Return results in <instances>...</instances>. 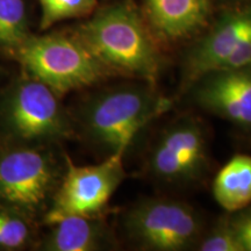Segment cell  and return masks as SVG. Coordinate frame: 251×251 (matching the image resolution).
Segmentation results:
<instances>
[{"label":"cell","instance_id":"obj_1","mask_svg":"<svg viewBox=\"0 0 251 251\" xmlns=\"http://www.w3.org/2000/svg\"><path fill=\"white\" fill-rule=\"evenodd\" d=\"M111 74L156 80L162 56L150 27L136 8L117 2L90 15L72 31Z\"/></svg>","mask_w":251,"mask_h":251},{"label":"cell","instance_id":"obj_2","mask_svg":"<svg viewBox=\"0 0 251 251\" xmlns=\"http://www.w3.org/2000/svg\"><path fill=\"white\" fill-rule=\"evenodd\" d=\"M6 52L24 72L42 81L58 97L92 86L112 75L72 33L30 34Z\"/></svg>","mask_w":251,"mask_h":251},{"label":"cell","instance_id":"obj_3","mask_svg":"<svg viewBox=\"0 0 251 251\" xmlns=\"http://www.w3.org/2000/svg\"><path fill=\"white\" fill-rule=\"evenodd\" d=\"M169 108L170 101L150 86H124L90 100L81 121L87 137L109 155L126 153L137 134Z\"/></svg>","mask_w":251,"mask_h":251},{"label":"cell","instance_id":"obj_4","mask_svg":"<svg viewBox=\"0 0 251 251\" xmlns=\"http://www.w3.org/2000/svg\"><path fill=\"white\" fill-rule=\"evenodd\" d=\"M43 143H0V207L35 220L45 214L61 180L58 164Z\"/></svg>","mask_w":251,"mask_h":251},{"label":"cell","instance_id":"obj_5","mask_svg":"<svg viewBox=\"0 0 251 251\" xmlns=\"http://www.w3.org/2000/svg\"><path fill=\"white\" fill-rule=\"evenodd\" d=\"M0 128L6 139L30 143L55 142L74 133L59 97L26 72L0 100Z\"/></svg>","mask_w":251,"mask_h":251},{"label":"cell","instance_id":"obj_6","mask_svg":"<svg viewBox=\"0 0 251 251\" xmlns=\"http://www.w3.org/2000/svg\"><path fill=\"white\" fill-rule=\"evenodd\" d=\"M125 153H112L94 165H75L65 157L67 170L61 177L43 214V224L54 225L69 216H96L105 208L124 181Z\"/></svg>","mask_w":251,"mask_h":251},{"label":"cell","instance_id":"obj_7","mask_svg":"<svg viewBox=\"0 0 251 251\" xmlns=\"http://www.w3.org/2000/svg\"><path fill=\"white\" fill-rule=\"evenodd\" d=\"M128 237L143 249L181 251L198 246L202 220L187 203L168 198L137 202L125 216Z\"/></svg>","mask_w":251,"mask_h":251},{"label":"cell","instance_id":"obj_8","mask_svg":"<svg viewBox=\"0 0 251 251\" xmlns=\"http://www.w3.org/2000/svg\"><path fill=\"white\" fill-rule=\"evenodd\" d=\"M205 133L194 121H181L169 128L150 155V170L161 180L174 183L198 177L206 165Z\"/></svg>","mask_w":251,"mask_h":251},{"label":"cell","instance_id":"obj_9","mask_svg":"<svg viewBox=\"0 0 251 251\" xmlns=\"http://www.w3.org/2000/svg\"><path fill=\"white\" fill-rule=\"evenodd\" d=\"M251 37V1H244L220 15L209 30L192 47L185 62L190 83L218 69L244 41Z\"/></svg>","mask_w":251,"mask_h":251},{"label":"cell","instance_id":"obj_10","mask_svg":"<svg viewBox=\"0 0 251 251\" xmlns=\"http://www.w3.org/2000/svg\"><path fill=\"white\" fill-rule=\"evenodd\" d=\"M194 83V98L200 106L234 124L251 127V67L220 69Z\"/></svg>","mask_w":251,"mask_h":251},{"label":"cell","instance_id":"obj_11","mask_svg":"<svg viewBox=\"0 0 251 251\" xmlns=\"http://www.w3.org/2000/svg\"><path fill=\"white\" fill-rule=\"evenodd\" d=\"M148 26L165 40L192 36L208 24L211 0H143Z\"/></svg>","mask_w":251,"mask_h":251},{"label":"cell","instance_id":"obj_12","mask_svg":"<svg viewBox=\"0 0 251 251\" xmlns=\"http://www.w3.org/2000/svg\"><path fill=\"white\" fill-rule=\"evenodd\" d=\"M51 229L40 244L47 251H96L106 246L107 233L96 216H69L50 226Z\"/></svg>","mask_w":251,"mask_h":251},{"label":"cell","instance_id":"obj_13","mask_svg":"<svg viewBox=\"0 0 251 251\" xmlns=\"http://www.w3.org/2000/svg\"><path fill=\"white\" fill-rule=\"evenodd\" d=\"M213 194L216 202L229 213L250 205L251 156H234L216 175Z\"/></svg>","mask_w":251,"mask_h":251},{"label":"cell","instance_id":"obj_14","mask_svg":"<svg viewBox=\"0 0 251 251\" xmlns=\"http://www.w3.org/2000/svg\"><path fill=\"white\" fill-rule=\"evenodd\" d=\"M29 35L25 0H0V49L8 51Z\"/></svg>","mask_w":251,"mask_h":251},{"label":"cell","instance_id":"obj_15","mask_svg":"<svg viewBox=\"0 0 251 251\" xmlns=\"http://www.w3.org/2000/svg\"><path fill=\"white\" fill-rule=\"evenodd\" d=\"M39 2L40 29L42 31L61 21L89 18L98 7V0H39Z\"/></svg>","mask_w":251,"mask_h":251},{"label":"cell","instance_id":"obj_16","mask_svg":"<svg viewBox=\"0 0 251 251\" xmlns=\"http://www.w3.org/2000/svg\"><path fill=\"white\" fill-rule=\"evenodd\" d=\"M34 220L17 211L0 207V250H21L31 242Z\"/></svg>","mask_w":251,"mask_h":251},{"label":"cell","instance_id":"obj_17","mask_svg":"<svg viewBox=\"0 0 251 251\" xmlns=\"http://www.w3.org/2000/svg\"><path fill=\"white\" fill-rule=\"evenodd\" d=\"M197 247L201 251H242L231 226L230 216L220 220L208 234L201 236Z\"/></svg>","mask_w":251,"mask_h":251},{"label":"cell","instance_id":"obj_18","mask_svg":"<svg viewBox=\"0 0 251 251\" xmlns=\"http://www.w3.org/2000/svg\"><path fill=\"white\" fill-rule=\"evenodd\" d=\"M230 216L241 250L251 251V203Z\"/></svg>","mask_w":251,"mask_h":251},{"label":"cell","instance_id":"obj_19","mask_svg":"<svg viewBox=\"0 0 251 251\" xmlns=\"http://www.w3.org/2000/svg\"><path fill=\"white\" fill-rule=\"evenodd\" d=\"M246 1H251V0H246Z\"/></svg>","mask_w":251,"mask_h":251}]
</instances>
